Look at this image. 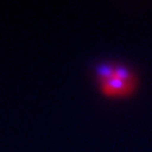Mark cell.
<instances>
[{
	"instance_id": "cell-1",
	"label": "cell",
	"mask_w": 152,
	"mask_h": 152,
	"mask_svg": "<svg viewBox=\"0 0 152 152\" xmlns=\"http://www.w3.org/2000/svg\"><path fill=\"white\" fill-rule=\"evenodd\" d=\"M94 77L99 92L108 98L129 97L137 91L139 85L134 69L115 61H101L96 64Z\"/></svg>"
}]
</instances>
